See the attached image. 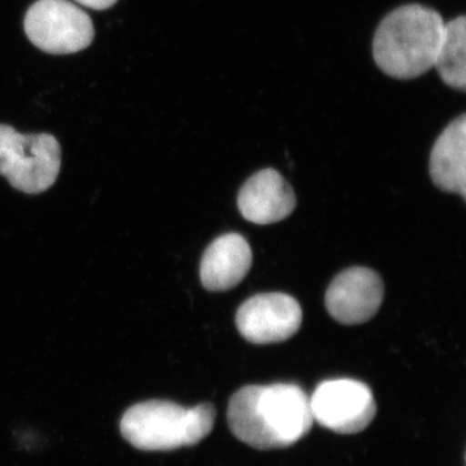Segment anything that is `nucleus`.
Instances as JSON below:
<instances>
[{
  "label": "nucleus",
  "mask_w": 466,
  "mask_h": 466,
  "mask_svg": "<svg viewBox=\"0 0 466 466\" xmlns=\"http://www.w3.org/2000/svg\"><path fill=\"white\" fill-rule=\"evenodd\" d=\"M227 419L235 437L257 450L289 447L314 424L309 397L294 383L244 386L232 395Z\"/></svg>",
  "instance_id": "1"
},
{
  "label": "nucleus",
  "mask_w": 466,
  "mask_h": 466,
  "mask_svg": "<svg viewBox=\"0 0 466 466\" xmlns=\"http://www.w3.org/2000/svg\"><path fill=\"white\" fill-rule=\"evenodd\" d=\"M440 12L426 5H404L383 17L372 50L376 66L391 78H419L435 66L444 36Z\"/></svg>",
  "instance_id": "2"
},
{
  "label": "nucleus",
  "mask_w": 466,
  "mask_h": 466,
  "mask_svg": "<svg viewBox=\"0 0 466 466\" xmlns=\"http://www.w3.org/2000/svg\"><path fill=\"white\" fill-rule=\"evenodd\" d=\"M216 408L204 403L184 408L167 400H149L126 410L121 433L143 451H173L193 446L211 433Z\"/></svg>",
  "instance_id": "3"
},
{
  "label": "nucleus",
  "mask_w": 466,
  "mask_h": 466,
  "mask_svg": "<svg viewBox=\"0 0 466 466\" xmlns=\"http://www.w3.org/2000/svg\"><path fill=\"white\" fill-rule=\"evenodd\" d=\"M61 149L50 134L24 135L0 125V175L18 191L36 195L56 182Z\"/></svg>",
  "instance_id": "4"
},
{
  "label": "nucleus",
  "mask_w": 466,
  "mask_h": 466,
  "mask_svg": "<svg viewBox=\"0 0 466 466\" xmlns=\"http://www.w3.org/2000/svg\"><path fill=\"white\" fill-rule=\"evenodd\" d=\"M24 27L39 50L52 55L76 54L94 41L91 17L67 0H38L27 11Z\"/></svg>",
  "instance_id": "5"
},
{
  "label": "nucleus",
  "mask_w": 466,
  "mask_h": 466,
  "mask_svg": "<svg viewBox=\"0 0 466 466\" xmlns=\"http://www.w3.org/2000/svg\"><path fill=\"white\" fill-rule=\"evenodd\" d=\"M309 406L314 421L339 434L360 433L373 421L377 410L372 390L351 379L319 383Z\"/></svg>",
  "instance_id": "6"
},
{
  "label": "nucleus",
  "mask_w": 466,
  "mask_h": 466,
  "mask_svg": "<svg viewBox=\"0 0 466 466\" xmlns=\"http://www.w3.org/2000/svg\"><path fill=\"white\" fill-rule=\"evenodd\" d=\"M302 309L293 297L284 293L257 294L236 314L238 332L257 345L284 342L299 332Z\"/></svg>",
  "instance_id": "7"
},
{
  "label": "nucleus",
  "mask_w": 466,
  "mask_h": 466,
  "mask_svg": "<svg viewBox=\"0 0 466 466\" xmlns=\"http://www.w3.org/2000/svg\"><path fill=\"white\" fill-rule=\"evenodd\" d=\"M383 300L380 275L364 267H352L337 276L325 294V306L334 320L345 325L366 323Z\"/></svg>",
  "instance_id": "8"
},
{
  "label": "nucleus",
  "mask_w": 466,
  "mask_h": 466,
  "mask_svg": "<svg viewBox=\"0 0 466 466\" xmlns=\"http://www.w3.org/2000/svg\"><path fill=\"white\" fill-rule=\"evenodd\" d=\"M238 204L245 219L256 225H272L289 217L297 200L289 183L274 168H266L242 186Z\"/></svg>",
  "instance_id": "9"
},
{
  "label": "nucleus",
  "mask_w": 466,
  "mask_h": 466,
  "mask_svg": "<svg viewBox=\"0 0 466 466\" xmlns=\"http://www.w3.org/2000/svg\"><path fill=\"white\" fill-rule=\"evenodd\" d=\"M253 262L250 245L238 233L219 236L205 250L200 266L201 283L205 289H232L249 274Z\"/></svg>",
  "instance_id": "10"
},
{
  "label": "nucleus",
  "mask_w": 466,
  "mask_h": 466,
  "mask_svg": "<svg viewBox=\"0 0 466 466\" xmlns=\"http://www.w3.org/2000/svg\"><path fill=\"white\" fill-rule=\"evenodd\" d=\"M431 177L444 192L466 196V116L461 115L440 135L431 155Z\"/></svg>",
  "instance_id": "11"
},
{
  "label": "nucleus",
  "mask_w": 466,
  "mask_h": 466,
  "mask_svg": "<svg viewBox=\"0 0 466 466\" xmlns=\"http://www.w3.org/2000/svg\"><path fill=\"white\" fill-rule=\"evenodd\" d=\"M466 18L459 16L444 24V36L435 67L441 81L455 90L465 91Z\"/></svg>",
  "instance_id": "12"
},
{
  "label": "nucleus",
  "mask_w": 466,
  "mask_h": 466,
  "mask_svg": "<svg viewBox=\"0 0 466 466\" xmlns=\"http://www.w3.org/2000/svg\"><path fill=\"white\" fill-rule=\"evenodd\" d=\"M79 5H85V7L96 9V11H103V9H108L116 5V0H76Z\"/></svg>",
  "instance_id": "13"
}]
</instances>
